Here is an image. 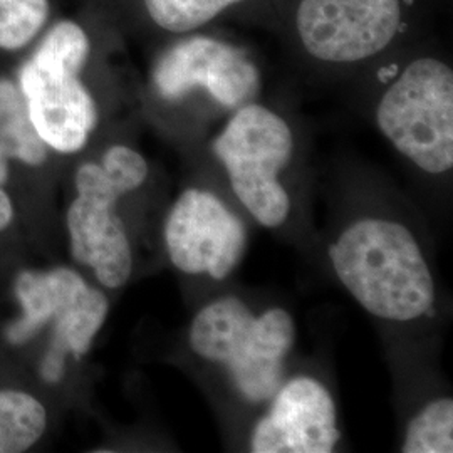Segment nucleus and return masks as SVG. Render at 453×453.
I'll return each instance as SVG.
<instances>
[{"label":"nucleus","mask_w":453,"mask_h":453,"mask_svg":"<svg viewBox=\"0 0 453 453\" xmlns=\"http://www.w3.org/2000/svg\"><path fill=\"white\" fill-rule=\"evenodd\" d=\"M46 426V408L33 395L20 389L0 391V453L29 450Z\"/></svg>","instance_id":"nucleus-13"},{"label":"nucleus","mask_w":453,"mask_h":453,"mask_svg":"<svg viewBox=\"0 0 453 453\" xmlns=\"http://www.w3.org/2000/svg\"><path fill=\"white\" fill-rule=\"evenodd\" d=\"M376 123L410 162L430 175L453 166V71L421 58L406 65L376 108Z\"/></svg>","instance_id":"nucleus-5"},{"label":"nucleus","mask_w":453,"mask_h":453,"mask_svg":"<svg viewBox=\"0 0 453 453\" xmlns=\"http://www.w3.org/2000/svg\"><path fill=\"white\" fill-rule=\"evenodd\" d=\"M165 242L170 260L181 273L222 280L242 260L247 230L219 196L188 188L166 219Z\"/></svg>","instance_id":"nucleus-9"},{"label":"nucleus","mask_w":453,"mask_h":453,"mask_svg":"<svg viewBox=\"0 0 453 453\" xmlns=\"http://www.w3.org/2000/svg\"><path fill=\"white\" fill-rule=\"evenodd\" d=\"M341 284L372 316L408 323L435 304L434 275L420 245L405 226L361 219L329 247Z\"/></svg>","instance_id":"nucleus-1"},{"label":"nucleus","mask_w":453,"mask_h":453,"mask_svg":"<svg viewBox=\"0 0 453 453\" xmlns=\"http://www.w3.org/2000/svg\"><path fill=\"white\" fill-rule=\"evenodd\" d=\"M243 0H145L150 17L170 33L195 31Z\"/></svg>","instance_id":"nucleus-15"},{"label":"nucleus","mask_w":453,"mask_h":453,"mask_svg":"<svg viewBox=\"0 0 453 453\" xmlns=\"http://www.w3.org/2000/svg\"><path fill=\"white\" fill-rule=\"evenodd\" d=\"M89 39L71 20L56 24L20 69V93L34 128L46 146L76 153L96 128V103L80 81Z\"/></svg>","instance_id":"nucleus-4"},{"label":"nucleus","mask_w":453,"mask_h":453,"mask_svg":"<svg viewBox=\"0 0 453 453\" xmlns=\"http://www.w3.org/2000/svg\"><path fill=\"white\" fill-rule=\"evenodd\" d=\"M158 93L179 99L205 88L226 108L249 104L259 91V71L245 52L211 37L185 39L168 49L153 71Z\"/></svg>","instance_id":"nucleus-10"},{"label":"nucleus","mask_w":453,"mask_h":453,"mask_svg":"<svg viewBox=\"0 0 453 453\" xmlns=\"http://www.w3.org/2000/svg\"><path fill=\"white\" fill-rule=\"evenodd\" d=\"M297 33L326 63H357L389 46L402 24L400 0H301Z\"/></svg>","instance_id":"nucleus-8"},{"label":"nucleus","mask_w":453,"mask_h":453,"mask_svg":"<svg viewBox=\"0 0 453 453\" xmlns=\"http://www.w3.org/2000/svg\"><path fill=\"white\" fill-rule=\"evenodd\" d=\"M12 217H14L12 202H11L9 195L5 194V192L0 188V232H2L4 228H7V226H11Z\"/></svg>","instance_id":"nucleus-17"},{"label":"nucleus","mask_w":453,"mask_h":453,"mask_svg":"<svg viewBox=\"0 0 453 453\" xmlns=\"http://www.w3.org/2000/svg\"><path fill=\"white\" fill-rule=\"evenodd\" d=\"M269 411L257 421L254 453H331L341 434L331 393L318 380L297 376L282 383Z\"/></svg>","instance_id":"nucleus-11"},{"label":"nucleus","mask_w":453,"mask_h":453,"mask_svg":"<svg viewBox=\"0 0 453 453\" xmlns=\"http://www.w3.org/2000/svg\"><path fill=\"white\" fill-rule=\"evenodd\" d=\"M405 453L453 452L452 398H438L417 413L406 426Z\"/></svg>","instance_id":"nucleus-14"},{"label":"nucleus","mask_w":453,"mask_h":453,"mask_svg":"<svg viewBox=\"0 0 453 453\" xmlns=\"http://www.w3.org/2000/svg\"><path fill=\"white\" fill-rule=\"evenodd\" d=\"M46 157L48 148L31 123L22 93L0 80V185L9 177V160L41 165Z\"/></svg>","instance_id":"nucleus-12"},{"label":"nucleus","mask_w":453,"mask_h":453,"mask_svg":"<svg viewBox=\"0 0 453 453\" xmlns=\"http://www.w3.org/2000/svg\"><path fill=\"white\" fill-rule=\"evenodd\" d=\"M296 341L286 309L256 316L239 297H222L195 316L188 342L196 357L222 365L234 387L250 403L274 396L282 385L284 361Z\"/></svg>","instance_id":"nucleus-2"},{"label":"nucleus","mask_w":453,"mask_h":453,"mask_svg":"<svg viewBox=\"0 0 453 453\" xmlns=\"http://www.w3.org/2000/svg\"><path fill=\"white\" fill-rule=\"evenodd\" d=\"M213 151L249 213L267 228L282 226L291 211V198L279 181L294 151L289 125L265 106L243 104L215 138Z\"/></svg>","instance_id":"nucleus-6"},{"label":"nucleus","mask_w":453,"mask_h":453,"mask_svg":"<svg viewBox=\"0 0 453 453\" xmlns=\"http://www.w3.org/2000/svg\"><path fill=\"white\" fill-rule=\"evenodd\" d=\"M145 158L128 146L106 150L101 163H84L76 173V198L67 211L71 254L95 271L106 288H121L133 271L127 228L116 213L118 200L143 185Z\"/></svg>","instance_id":"nucleus-3"},{"label":"nucleus","mask_w":453,"mask_h":453,"mask_svg":"<svg viewBox=\"0 0 453 453\" xmlns=\"http://www.w3.org/2000/svg\"><path fill=\"white\" fill-rule=\"evenodd\" d=\"M48 16V0H0V48L12 50L26 46Z\"/></svg>","instance_id":"nucleus-16"},{"label":"nucleus","mask_w":453,"mask_h":453,"mask_svg":"<svg viewBox=\"0 0 453 453\" xmlns=\"http://www.w3.org/2000/svg\"><path fill=\"white\" fill-rule=\"evenodd\" d=\"M16 294L22 318L9 326L7 340L22 344L54 321V341L42 363V376L48 381H59L65 357L81 359L89 351L108 318V297L65 267L22 273L17 277Z\"/></svg>","instance_id":"nucleus-7"}]
</instances>
